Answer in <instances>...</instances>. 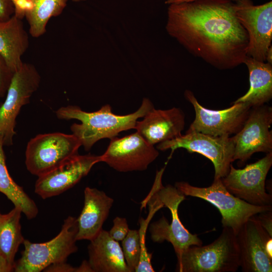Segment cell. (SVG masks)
<instances>
[{
	"instance_id": "6da1fadb",
	"label": "cell",
	"mask_w": 272,
	"mask_h": 272,
	"mask_svg": "<svg viewBox=\"0 0 272 272\" xmlns=\"http://www.w3.org/2000/svg\"><path fill=\"white\" fill-rule=\"evenodd\" d=\"M166 29L195 56L220 69L244 63L248 37L231 0H197L169 5Z\"/></svg>"
},
{
	"instance_id": "7a4b0ae2",
	"label": "cell",
	"mask_w": 272,
	"mask_h": 272,
	"mask_svg": "<svg viewBox=\"0 0 272 272\" xmlns=\"http://www.w3.org/2000/svg\"><path fill=\"white\" fill-rule=\"evenodd\" d=\"M154 108L152 102L145 98L136 111L124 115L114 114L109 104L90 112L85 111L77 106L69 105L60 107L55 113L60 119H74L81 121V123L73 124L71 130L85 150L89 151L101 139H111L123 131L134 129L138 119L144 117Z\"/></svg>"
},
{
	"instance_id": "3957f363",
	"label": "cell",
	"mask_w": 272,
	"mask_h": 272,
	"mask_svg": "<svg viewBox=\"0 0 272 272\" xmlns=\"http://www.w3.org/2000/svg\"><path fill=\"white\" fill-rule=\"evenodd\" d=\"M165 166L157 171L153 186L146 197L142 202V207L148 205L150 208L160 209L167 208L171 214V221L169 223L164 216L152 223L149 227L151 240L154 242L170 243L176 254L193 245H202V241L196 234L191 233L182 224L178 216V207L185 199L175 186H164L162 178Z\"/></svg>"
},
{
	"instance_id": "277c9868",
	"label": "cell",
	"mask_w": 272,
	"mask_h": 272,
	"mask_svg": "<svg viewBox=\"0 0 272 272\" xmlns=\"http://www.w3.org/2000/svg\"><path fill=\"white\" fill-rule=\"evenodd\" d=\"M220 235L205 246H189L178 254L176 271L179 272H235L240 267L236 234L223 227Z\"/></svg>"
},
{
	"instance_id": "5b68a950",
	"label": "cell",
	"mask_w": 272,
	"mask_h": 272,
	"mask_svg": "<svg viewBox=\"0 0 272 272\" xmlns=\"http://www.w3.org/2000/svg\"><path fill=\"white\" fill-rule=\"evenodd\" d=\"M78 230L77 218L69 216L64 220L60 232L50 241L37 243L25 239L24 250L15 261L14 271L40 272L52 264L66 262L78 251Z\"/></svg>"
},
{
	"instance_id": "8992f818",
	"label": "cell",
	"mask_w": 272,
	"mask_h": 272,
	"mask_svg": "<svg viewBox=\"0 0 272 272\" xmlns=\"http://www.w3.org/2000/svg\"><path fill=\"white\" fill-rule=\"evenodd\" d=\"M174 186L184 196L201 198L216 207L221 215L223 227L232 229L235 234L249 218L272 210L271 206H255L236 197L226 189L221 178L214 179L206 187L194 186L185 181L176 182Z\"/></svg>"
},
{
	"instance_id": "52a82bcc",
	"label": "cell",
	"mask_w": 272,
	"mask_h": 272,
	"mask_svg": "<svg viewBox=\"0 0 272 272\" xmlns=\"http://www.w3.org/2000/svg\"><path fill=\"white\" fill-rule=\"evenodd\" d=\"M81 144L73 133L40 134L28 142L25 164L32 174L40 176L78 155Z\"/></svg>"
},
{
	"instance_id": "ba28073f",
	"label": "cell",
	"mask_w": 272,
	"mask_h": 272,
	"mask_svg": "<svg viewBox=\"0 0 272 272\" xmlns=\"http://www.w3.org/2000/svg\"><path fill=\"white\" fill-rule=\"evenodd\" d=\"M183 148L189 153H196L209 159L213 164L214 179L222 178L229 172L233 162L234 145L232 137H213L205 133L187 131L176 138L158 144L160 151Z\"/></svg>"
},
{
	"instance_id": "9c48e42d",
	"label": "cell",
	"mask_w": 272,
	"mask_h": 272,
	"mask_svg": "<svg viewBox=\"0 0 272 272\" xmlns=\"http://www.w3.org/2000/svg\"><path fill=\"white\" fill-rule=\"evenodd\" d=\"M40 81L38 71L30 63L23 62L14 73L6 99L0 106V136L4 146L13 144L16 118L22 107L29 103L30 97L38 89Z\"/></svg>"
},
{
	"instance_id": "30bf717a",
	"label": "cell",
	"mask_w": 272,
	"mask_h": 272,
	"mask_svg": "<svg viewBox=\"0 0 272 272\" xmlns=\"http://www.w3.org/2000/svg\"><path fill=\"white\" fill-rule=\"evenodd\" d=\"M272 166V152L256 162L236 169L231 164L221 178L226 189L236 197L253 205L271 206L272 196L266 191V178Z\"/></svg>"
},
{
	"instance_id": "8fae6325",
	"label": "cell",
	"mask_w": 272,
	"mask_h": 272,
	"mask_svg": "<svg viewBox=\"0 0 272 272\" xmlns=\"http://www.w3.org/2000/svg\"><path fill=\"white\" fill-rule=\"evenodd\" d=\"M235 14L248 37L247 56L266 62L272 40V2L254 5L251 0L234 2Z\"/></svg>"
},
{
	"instance_id": "7c38bea8",
	"label": "cell",
	"mask_w": 272,
	"mask_h": 272,
	"mask_svg": "<svg viewBox=\"0 0 272 272\" xmlns=\"http://www.w3.org/2000/svg\"><path fill=\"white\" fill-rule=\"evenodd\" d=\"M186 99L193 106L195 118L187 131L198 132L213 137L235 134L242 127L251 107L246 103H233L223 110H212L199 103L193 93L186 90Z\"/></svg>"
},
{
	"instance_id": "4fadbf2b",
	"label": "cell",
	"mask_w": 272,
	"mask_h": 272,
	"mask_svg": "<svg viewBox=\"0 0 272 272\" xmlns=\"http://www.w3.org/2000/svg\"><path fill=\"white\" fill-rule=\"evenodd\" d=\"M272 108L265 104L251 107L242 127L231 137L233 162L242 164L254 153L272 152Z\"/></svg>"
},
{
	"instance_id": "5bb4252c",
	"label": "cell",
	"mask_w": 272,
	"mask_h": 272,
	"mask_svg": "<svg viewBox=\"0 0 272 272\" xmlns=\"http://www.w3.org/2000/svg\"><path fill=\"white\" fill-rule=\"evenodd\" d=\"M154 146L138 132L121 138L110 139L107 150L101 156L104 162L117 171H144L159 156Z\"/></svg>"
},
{
	"instance_id": "9a60e30c",
	"label": "cell",
	"mask_w": 272,
	"mask_h": 272,
	"mask_svg": "<svg viewBox=\"0 0 272 272\" xmlns=\"http://www.w3.org/2000/svg\"><path fill=\"white\" fill-rule=\"evenodd\" d=\"M99 162L101 156L78 154L38 176L35 192L43 199L58 195L75 185Z\"/></svg>"
},
{
	"instance_id": "2e32d148",
	"label": "cell",
	"mask_w": 272,
	"mask_h": 272,
	"mask_svg": "<svg viewBox=\"0 0 272 272\" xmlns=\"http://www.w3.org/2000/svg\"><path fill=\"white\" fill-rule=\"evenodd\" d=\"M240 267L244 272H271L272 258L266 250L270 236L255 216L249 218L236 234Z\"/></svg>"
},
{
	"instance_id": "e0dca14e",
	"label": "cell",
	"mask_w": 272,
	"mask_h": 272,
	"mask_svg": "<svg viewBox=\"0 0 272 272\" xmlns=\"http://www.w3.org/2000/svg\"><path fill=\"white\" fill-rule=\"evenodd\" d=\"M138 120L134 129L147 142L154 146L181 134L185 115L179 108L161 110L153 108Z\"/></svg>"
},
{
	"instance_id": "ac0fdd59",
	"label": "cell",
	"mask_w": 272,
	"mask_h": 272,
	"mask_svg": "<svg viewBox=\"0 0 272 272\" xmlns=\"http://www.w3.org/2000/svg\"><path fill=\"white\" fill-rule=\"evenodd\" d=\"M84 193V207L77 218V240L91 241L103 230L114 199L96 188L86 187Z\"/></svg>"
},
{
	"instance_id": "d6986e66",
	"label": "cell",
	"mask_w": 272,
	"mask_h": 272,
	"mask_svg": "<svg viewBox=\"0 0 272 272\" xmlns=\"http://www.w3.org/2000/svg\"><path fill=\"white\" fill-rule=\"evenodd\" d=\"M88 246V262L93 272H129L121 246L102 230Z\"/></svg>"
},
{
	"instance_id": "ffe728a7",
	"label": "cell",
	"mask_w": 272,
	"mask_h": 272,
	"mask_svg": "<svg viewBox=\"0 0 272 272\" xmlns=\"http://www.w3.org/2000/svg\"><path fill=\"white\" fill-rule=\"evenodd\" d=\"M29 45V36L21 19L14 15L0 22V54L14 73L23 64L22 56Z\"/></svg>"
},
{
	"instance_id": "44dd1931",
	"label": "cell",
	"mask_w": 272,
	"mask_h": 272,
	"mask_svg": "<svg viewBox=\"0 0 272 272\" xmlns=\"http://www.w3.org/2000/svg\"><path fill=\"white\" fill-rule=\"evenodd\" d=\"M244 63L249 72V88L233 103H246L251 107L265 104L272 98V64L248 56Z\"/></svg>"
},
{
	"instance_id": "7402d4cb",
	"label": "cell",
	"mask_w": 272,
	"mask_h": 272,
	"mask_svg": "<svg viewBox=\"0 0 272 272\" xmlns=\"http://www.w3.org/2000/svg\"><path fill=\"white\" fill-rule=\"evenodd\" d=\"M4 146L3 139L0 136V192L12 202L14 207L20 208L27 218H35L38 214L37 206L10 176L6 165Z\"/></svg>"
},
{
	"instance_id": "603a6c76",
	"label": "cell",
	"mask_w": 272,
	"mask_h": 272,
	"mask_svg": "<svg viewBox=\"0 0 272 272\" xmlns=\"http://www.w3.org/2000/svg\"><path fill=\"white\" fill-rule=\"evenodd\" d=\"M22 213L16 207L7 214L0 213V255L14 266L16 254L25 240L20 224Z\"/></svg>"
},
{
	"instance_id": "cb8c5ba5",
	"label": "cell",
	"mask_w": 272,
	"mask_h": 272,
	"mask_svg": "<svg viewBox=\"0 0 272 272\" xmlns=\"http://www.w3.org/2000/svg\"><path fill=\"white\" fill-rule=\"evenodd\" d=\"M32 8L25 17L29 25L30 35L35 38L43 35L46 26L53 17L60 15L66 7L68 0H30Z\"/></svg>"
},
{
	"instance_id": "d4e9b609",
	"label": "cell",
	"mask_w": 272,
	"mask_h": 272,
	"mask_svg": "<svg viewBox=\"0 0 272 272\" xmlns=\"http://www.w3.org/2000/svg\"><path fill=\"white\" fill-rule=\"evenodd\" d=\"M121 248L129 272L135 271L141 252L139 231L130 229L127 235L121 241Z\"/></svg>"
},
{
	"instance_id": "484cf974",
	"label": "cell",
	"mask_w": 272,
	"mask_h": 272,
	"mask_svg": "<svg viewBox=\"0 0 272 272\" xmlns=\"http://www.w3.org/2000/svg\"><path fill=\"white\" fill-rule=\"evenodd\" d=\"M149 221L144 220L141 221V228L139 230L141 239V252L138 266L135 272H154V269L151 263L152 254L148 252L145 244L146 231Z\"/></svg>"
},
{
	"instance_id": "4316f807",
	"label": "cell",
	"mask_w": 272,
	"mask_h": 272,
	"mask_svg": "<svg viewBox=\"0 0 272 272\" xmlns=\"http://www.w3.org/2000/svg\"><path fill=\"white\" fill-rule=\"evenodd\" d=\"M113 226L108 231L109 234L115 240L121 241L130 230L127 221L125 218L116 217L113 220Z\"/></svg>"
},
{
	"instance_id": "83f0119b",
	"label": "cell",
	"mask_w": 272,
	"mask_h": 272,
	"mask_svg": "<svg viewBox=\"0 0 272 272\" xmlns=\"http://www.w3.org/2000/svg\"><path fill=\"white\" fill-rule=\"evenodd\" d=\"M13 75L14 73L0 54V97H3L6 95Z\"/></svg>"
},
{
	"instance_id": "f1b7e54d",
	"label": "cell",
	"mask_w": 272,
	"mask_h": 272,
	"mask_svg": "<svg viewBox=\"0 0 272 272\" xmlns=\"http://www.w3.org/2000/svg\"><path fill=\"white\" fill-rule=\"evenodd\" d=\"M15 6L12 0H0V22L10 19L15 14Z\"/></svg>"
},
{
	"instance_id": "f546056e",
	"label": "cell",
	"mask_w": 272,
	"mask_h": 272,
	"mask_svg": "<svg viewBox=\"0 0 272 272\" xmlns=\"http://www.w3.org/2000/svg\"><path fill=\"white\" fill-rule=\"evenodd\" d=\"M255 217L269 235L272 236L271 210L260 213L255 215Z\"/></svg>"
},
{
	"instance_id": "4dcf8cb0",
	"label": "cell",
	"mask_w": 272,
	"mask_h": 272,
	"mask_svg": "<svg viewBox=\"0 0 272 272\" xmlns=\"http://www.w3.org/2000/svg\"><path fill=\"white\" fill-rule=\"evenodd\" d=\"M43 271L49 272H82L80 265L78 267H74L66 262L52 264Z\"/></svg>"
},
{
	"instance_id": "1f68e13d",
	"label": "cell",
	"mask_w": 272,
	"mask_h": 272,
	"mask_svg": "<svg viewBox=\"0 0 272 272\" xmlns=\"http://www.w3.org/2000/svg\"><path fill=\"white\" fill-rule=\"evenodd\" d=\"M15 8V15L22 19L26 12L32 8L30 0H12Z\"/></svg>"
},
{
	"instance_id": "d6a6232c",
	"label": "cell",
	"mask_w": 272,
	"mask_h": 272,
	"mask_svg": "<svg viewBox=\"0 0 272 272\" xmlns=\"http://www.w3.org/2000/svg\"><path fill=\"white\" fill-rule=\"evenodd\" d=\"M14 266L9 263L0 255V272H11L14 271Z\"/></svg>"
},
{
	"instance_id": "836d02e7",
	"label": "cell",
	"mask_w": 272,
	"mask_h": 272,
	"mask_svg": "<svg viewBox=\"0 0 272 272\" xmlns=\"http://www.w3.org/2000/svg\"><path fill=\"white\" fill-rule=\"evenodd\" d=\"M197 0H166L165 2L166 4H180L182 3H187L195 1ZM232 1L235 2L237 0H231Z\"/></svg>"
},
{
	"instance_id": "e575fe53",
	"label": "cell",
	"mask_w": 272,
	"mask_h": 272,
	"mask_svg": "<svg viewBox=\"0 0 272 272\" xmlns=\"http://www.w3.org/2000/svg\"><path fill=\"white\" fill-rule=\"evenodd\" d=\"M272 238L268 239L266 244V250L268 255L272 258Z\"/></svg>"
},
{
	"instance_id": "d590c367",
	"label": "cell",
	"mask_w": 272,
	"mask_h": 272,
	"mask_svg": "<svg viewBox=\"0 0 272 272\" xmlns=\"http://www.w3.org/2000/svg\"><path fill=\"white\" fill-rule=\"evenodd\" d=\"M266 62H268L272 64V47L271 46L269 48L266 56Z\"/></svg>"
},
{
	"instance_id": "8d00e7d4",
	"label": "cell",
	"mask_w": 272,
	"mask_h": 272,
	"mask_svg": "<svg viewBox=\"0 0 272 272\" xmlns=\"http://www.w3.org/2000/svg\"><path fill=\"white\" fill-rule=\"evenodd\" d=\"M72 1L75 2H80L85 1L86 0H72Z\"/></svg>"
}]
</instances>
